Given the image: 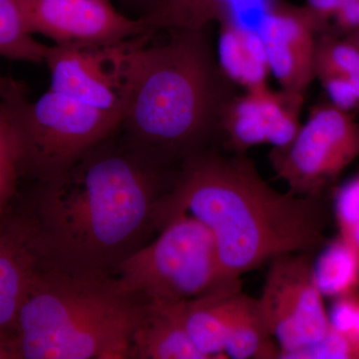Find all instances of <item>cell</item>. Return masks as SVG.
<instances>
[{"label": "cell", "mask_w": 359, "mask_h": 359, "mask_svg": "<svg viewBox=\"0 0 359 359\" xmlns=\"http://www.w3.org/2000/svg\"><path fill=\"white\" fill-rule=\"evenodd\" d=\"M117 134L40 183L28 223L43 268L112 276L153 231H160L161 205L179 171L153 162Z\"/></svg>", "instance_id": "cell-1"}, {"label": "cell", "mask_w": 359, "mask_h": 359, "mask_svg": "<svg viewBox=\"0 0 359 359\" xmlns=\"http://www.w3.org/2000/svg\"><path fill=\"white\" fill-rule=\"evenodd\" d=\"M182 212L210 231L236 278L283 255L316 252L325 241L323 197L278 192L247 154H223L216 146L182 166L161 205V230Z\"/></svg>", "instance_id": "cell-2"}, {"label": "cell", "mask_w": 359, "mask_h": 359, "mask_svg": "<svg viewBox=\"0 0 359 359\" xmlns=\"http://www.w3.org/2000/svg\"><path fill=\"white\" fill-rule=\"evenodd\" d=\"M207 29L171 32L160 43L139 35L127 44L119 130L132 148L167 169L178 171L216 146L222 112L233 96Z\"/></svg>", "instance_id": "cell-3"}, {"label": "cell", "mask_w": 359, "mask_h": 359, "mask_svg": "<svg viewBox=\"0 0 359 359\" xmlns=\"http://www.w3.org/2000/svg\"><path fill=\"white\" fill-rule=\"evenodd\" d=\"M143 309L114 276L41 266L11 330L16 359L129 358Z\"/></svg>", "instance_id": "cell-4"}, {"label": "cell", "mask_w": 359, "mask_h": 359, "mask_svg": "<svg viewBox=\"0 0 359 359\" xmlns=\"http://www.w3.org/2000/svg\"><path fill=\"white\" fill-rule=\"evenodd\" d=\"M115 273L121 289L144 304H177L242 290L241 278L219 261L210 231L185 212L170 219L159 236L135 250Z\"/></svg>", "instance_id": "cell-5"}, {"label": "cell", "mask_w": 359, "mask_h": 359, "mask_svg": "<svg viewBox=\"0 0 359 359\" xmlns=\"http://www.w3.org/2000/svg\"><path fill=\"white\" fill-rule=\"evenodd\" d=\"M8 104L20 176L39 183L59 176L121 126L122 115L97 109L49 89L35 102Z\"/></svg>", "instance_id": "cell-6"}, {"label": "cell", "mask_w": 359, "mask_h": 359, "mask_svg": "<svg viewBox=\"0 0 359 359\" xmlns=\"http://www.w3.org/2000/svg\"><path fill=\"white\" fill-rule=\"evenodd\" d=\"M359 157V123L351 111L328 101L309 111L285 148L271 149V167L290 192L323 197L335 179Z\"/></svg>", "instance_id": "cell-7"}, {"label": "cell", "mask_w": 359, "mask_h": 359, "mask_svg": "<svg viewBox=\"0 0 359 359\" xmlns=\"http://www.w3.org/2000/svg\"><path fill=\"white\" fill-rule=\"evenodd\" d=\"M313 252L283 255L269 262L259 306L280 346V359L316 346L330 332L325 309L313 271Z\"/></svg>", "instance_id": "cell-8"}, {"label": "cell", "mask_w": 359, "mask_h": 359, "mask_svg": "<svg viewBox=\"0 0 359 359\" xmlns=\"http://www.w3.org/2000/svg\"><path fill=\"white\" fill-rule=\"evenodd\" d=\"M128 40L105 46L49 47L45 63L50 70V90L97 109L123 115Z\"/></svg>", "instance_id": "cell-9"}, {"label": "cell", "mask_w": 359, "mask_h": 359, "mask_svg": "<svg viewBox=\"0 0 359 359\" xmlns=\"http://www.w3.org/2000/svg\"><path fill=\"white\" fill-rule=\"evenodd\" d=\"M30 33L63 46H105L145 34L143 22L110 0H18Z\"/></svg>", "instance_id": "cell-10"}, {"label": "cell", "mask_w": 359, "mask_h": 359, "mask_svg": "<svg viewBox=\"0 0 359 359\" xmlns=\"http://www.w3.org/2000/svg\"><path fill=\"white\" fill-rule=\"evenodd\" d=\"M304 96L282 88L276 91L268 83L231 96L219 122V133L229 152L247 154L261 144L287 147L301 129Z\"/></svg>", "instance_id": "cell-11"}, {"label": "cell", "mask_w": 359, "mask_h": 359, "mask_svg": "<svg viewBox=\"0 0 359 359\" xmlns=\"http://www.w3.org/2000/svg\"><path fill=\"white\" fill-rule=\"evenodd\" d=\"M330 30L306 6L268 0L257 28L271 69L282 89L304 94L316 79V40Z\"/></svg>", "instance_id": "cell-12"}, {"label": "cell", "mask_w": 359, "mask_h": 359, "mask_svg": "<svg viewBox=\"0 0 359 359\" xmlns=\"http://www.w3.org/2000/svg\"><path fill=\"white\" fill-rule=\"evenodd\" d=\"M41 263L27 221L0 216V332H11Z\"/></svg>", "instance_id": "cell-13"}, {"label": "cell", "mask_w": 359, "mask_h": 359, "mask_svg": "<svg viewBox=\"0 0 359 359\" xmlns=\"http://www.w3.org/2000/svg\"><path fill=\"white\" fill-rule=\"evenodd\" d=\"M224 354L233 359H280V349L264 320L259 299L243 290L224 299Z\"/></svg>", "instance_id": "cell-14"}, {"label": "cell", "mask_w": 359, "mask_h": 359, "mask_svg": "<svg viewBox=\"0 0 359 359\" xmlns=\"http://www.w3.org/2000/svg\"><path fill=\"white\" fill-rule=\"evenodd\" d=\"M129 358L205 359L187 334L175 304H144Z\"/></svg>", "instance_id": "cell-15"}, {"label": "cell", "mask_w": 359, "mask_h": 359, "mask_svg": "<svg viewBox=\"0 0 359 359\" xmlns=\"http://www.w3.org/2000/svg\"><path fill=\"white\" fill-rule=\"evenodd\" d=\"M218 60L224 76L245 89L268 83V55L257 29L229 14L219 21Z\"/></svg>", "instance_id": "cell-16"}, {"label": "cell", "mask_w": 359, "mask_h": 359, "mask_svg": "<svg viewBox=\"0 0 359 359\" xmlns=\"http://www.w3.org/2000/svg\"><path fill=\"white\" fill-rule=\"evenodd\" d=\"M314 75L327 92L330 102L340 109L359 108V49L332 30L316 40Z\"/></svg>", "instance_id": "cell-17"}, {"label": "cell", "mask_w": 359, "mask_h": 359, "mask_svg": "<svg viewBox=\"0 0 359 359\" xmlns=\"http://www.w3.org/2000/svg\"><path fill=\"white\" fill-rule=\"evenodd\" d=\"M242 1L245 0H156L140 18L146 34L203 29L233 13Z\"/></svg>", "instance_id": "cell-18"}, {"label": "cell", "mask_w": 359, "mask_h": 359, "mask_svg": "<svg viewBox=\"0 0 359 359\" xmlns=\"http://www.w3.org/2000/svg\"><path fill=\"white\" fill-rule=\"evenodd\" d=\"M229 294L205 295L175 304L187 334L205 359L228 358L224 354L223 306Z\"/></svg>", "instance_id": "cell-19"}, {"label": "cell", "mask_w": 359, "mask_h": 359, "mask_svg": "<svg viewBox=\"0 0 359 359\" xmlns=\"http://www.w3.org/2000/svg\"><path fill=\"white\" fill-rule=\"evenodd\" d=\"M314 282L323 297L358 292L359 249L346 238L330 241L313 259Z\"/></svg>", "instance_id": "cell-20"}, {"label": "cell", "mask_w": 359, "mask_h": 359, "mask_svg": "<svg viewBox=\"0 0 359 359\" xmlns=\"http://www.w3.org/2000/svg\"><path fill=\"white\" fill-rule=\"evenodd\" d=\"M49 47L39 43L28 30L18 0H0V56L43 63Z\"/></svg>", "instance_id": "cell-21"}, {"label": "cell", "mask_w": 359, "mask_h": 359, "mask_svg": "<svg viewBox=\"0 0 359 359\" xmlns=\"http://www.w3.org/2000/svg\"><path fill=\"white\" fill-rule=\"evenodd\" d=\"M330 328L359 344L358 292L335 297L330 311Z\"/></svg>", "instance_id": "cell-22"}, {"label": "cell", "mask_w": 359, "mask_h": 359, "mask_svg": "<svg viewBox=\"0 0 359 359\" xmlns=\"http://www.w3.org/2000/svg\"><path fill=\"white\" fill-rule=\"evenodd\" d=\"M334 208L339 233L344 235L359 218V174L337 189Z\"/></svg>", "instance_id": "cell-23"}, {"label": "cell", "mask_w": 359, "mask_h": 359, "mask_svg": "<svg viewBox=\"0 0 359 359\" xmlns=\"http://www.w3.org/2000/svg\"><path fill=\"white\" fill-rule=\"evenodd\" d=\"M0 157L11 158L18 163L15 133L11 110L6 101L0 102Z\"/></svg>", "instance_id": "cell-24"}, {"label": "cell", "mask_w": 359, "mask_h": 359, "mask_svg": "<svg viewBox=\"0 0 359 359\" xmlns=\"http://www.w3.org/2000/svg\"><path fill=\"white\" fill-rule=\"evenodd\" d=\"M20 177L18 163L11 158L0 157V216L15 189Z\"/></svg>", "instance_id": "cell-25"}, {"label": "cell", "mask_w": 359, "mask_h": 359, "mask_svg": "<svg viewBox=\"0 0 359 359\" xmlns=\"http://www.w3.org/2000/svg\"><path fill=\"white\" fill-rule=\"evenodd\" d=\"M334 22L335 32L349 34L354 30L359 28V0H353L348 2L342 8H340L334 18H332Z\"/></svg>", "instance_id": "cell-26"}, {"label": "cell", "mask_w": 359, "mask_h": 359, "mask_svg": "<svg viewBox=\"0 0 359 359\" xmlns=\"http://www.w3.org/2000/svg\"><path fill=\"white\" fill-rule=\"evenodd\" d=\"M353 0H306V6L323 23L330 27L334 14Z\"/></svg>", "instance_id": "cell-27"}, {"label": "cell", "mask_w": 359, "mask_h": 359, "mask_svg": "<svg viewBox=\"0 0 359 359\" xmlns=\"http://www.w3.org/2000/svg\"><path fill=\"white\" fill-rule=\"evenodd\" d=\"M25 85L11 78L0 75V99L6 102L15 103L26 99Z\"/></svg>", "instance_id": "cell-28"}, {"label": "cell", "mask_w": 359, "mask_h": 359, "mask_svg": "<svg viewBox=\"0 0 359 359\" xmlns=\"http://www.w3.org/2000/svg\"><path fill=\"white\" fill-rule=\"evenodd\" d=\"M16 358L11 332H0V359Z\"/></svg>", "instance_id": "cell-29"}, {"label": "cell", "mask_w": 359, "mask_h": 359, "mask_svg": "<svg viewBox=\"0 0 359 359\" xmlns=\"http://www.w3.org/2000/svg\"><path fill=\"white\" fill-rule=\"evenodd\" d=\"M340 236H342V237L346 238L347 240L351 241V242L355 245L359 249V218L346 233Z\"/></svg>", "instance_id": "cell-30"}, {"label": "cell", "mask_w": 359, "mask_h": 359, "mask_svg": "<svg viewBox=\"0 0 359 359\" xmlns=\"http://www.w3.org/2000/svg\"><path fill=\"white\" fill-rule=\"evenodd\" d=\"M126 2H129L131 4H136V6H143L144 7V13L152 6L153 4L156 1V0H125Z\"/></svg>", "instance_id": "cell-31"}, {"label": "cell", "mask_w": 359, "mask_h": 359, "mask_svg": "<svg viewBox=\"0 0 359 359\" xmlns=\"http://www.w3.org/2000/svg\"><path fill=\"white\" fill-rule=\"evenodd\" d=\"M346 39H348L351 43L355 45V46L359 49V28L358 29L354 30L353 32L347 34Z\"/></svg>", "instance_id": "cell-32"}]
</instances>
